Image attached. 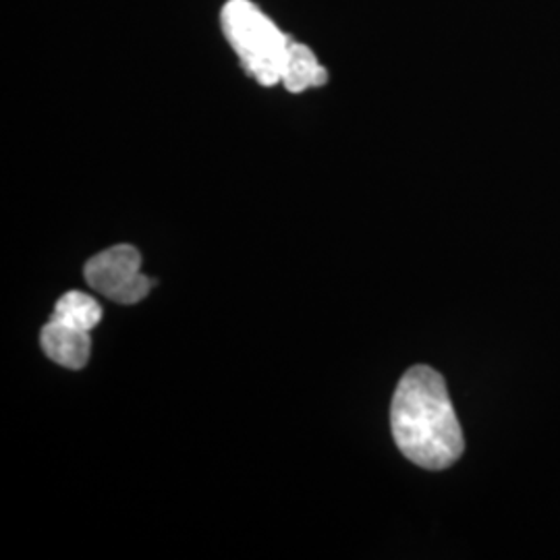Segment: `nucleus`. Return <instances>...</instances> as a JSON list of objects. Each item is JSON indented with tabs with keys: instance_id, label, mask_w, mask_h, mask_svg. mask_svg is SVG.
<instances>
[{
	"instance_id": "nucleus-1",
	"label": "nucleus",
	"mask_w": 560,
	"mask_h": 560,
	"mask_svg": "<svg viewBox=\"0 0 560 560\" xmlns=\"http://www.w3.org/2000/svg\"><path fill=\"white\" fill-rule=\"evenodd\" d=\"M390 425L400 453L423 469H446L463 455V430L446 382L428 365H416L400 378Z\"/></svg>"
},
{
	"instance_id": "nucleus-4",
	"label": "nucleus",
	"mask_w": 560,
	"mask_h": 560,
	"mask_svg": "<svg viewBox=\"0 0 560 560\" xmlns=\"http://www.w3.org/2000/svg\"><path fill=\"white\" fill-rule=\"evenodd\" d=\"M40 342L44 353L69 370H81L90 361L92 337L90 332L71 324L50 318L42 328Z\"/></svg>"
},
{
	"instance_id": "nucleus-3",
	"label": "nucleus",
	"mask_w": 560,
	"mask_h": 560,
	"mask_svg": "<svg viewBox=\"0 0 560 560\" xmlns=\"http://www.w3.org/2000/svg\"><path fill=\"white\" fill-rule=\"evenodd\" d=\"M88 284L120 305H133L148 298L154 280L141 272V254L133 245H115L85 264Z\"/></svg>"
},
{
	"instance_id": "nucleus-5",
	"label": "nucleus",
	"mask_w": 560,
	"mask_h": 560,
	"mask_svg": "<svg viewBox=\"0 0 560 560\" xmlns=\"http://www.w3.org/2000/svg\"><path fill=\"white\" fill-rule=\"evenodd\" d=\"M326 81L328 73L316 59V55L300 42H291L280 83H284L289 92L300 94L310 88H320Z\"/></svg>"
},
{
	"instance_id": "nucleus-2",
	"label": "nucleus",
	"mask_w": 560,
	"mask_h": 560,
	"mask_svg": "<svg viewBox=\"0 0 560 560\" xmlns=\"http://www.w3.org/2000/svg\"><path fill=\"white\" fill-rule=\"evenodd\" d=\"M222 30L243 67L254 80L270 88L282 81L291 38L249 0H231L222 9Z\"/></svg>"
},
{
	"instance_id": "nucleus-6",
	"label": "nucleus",
	"mask_w": 560,
	"mask_h": 560,
	"mask_svg": "<svg viewBox=\"0 0 560 560\" xmlns=\"http://www.w3.org/2000/svg\"><path fill=\"white\" fill-rule=\"evenodd\" d=\"M52 318L71 324L85 332H92L101 324L102 305L88 293L69 291L57 301Z\"/></svg>"
}]
</instances>
